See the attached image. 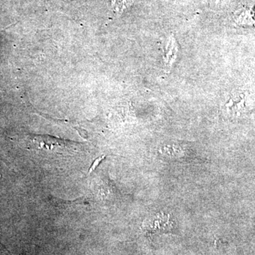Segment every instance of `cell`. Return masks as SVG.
I'll return each instance as SVG.
<instances>
[{"mask_svg":"<svg viewBox=\"0 0 255 255\" xmlns=\"http://www.w3.org/2000/svg\"><path fill=\"white\" fill-rule=\"evenodd\" d=\"M131 3V0H114V6H115V11L117 12H122L123 9H125L127 6Z\"/></svg>","mask_w":255,"mask_h":255,"instance_id":"4","label":"cell"},{"mask_svg":"<svg viewBox=\"0 0 255 255\" xmlns=\"http://www.w3.org/2000/svg\"><path fill=\"white\" fill-rule=\"evenodd\" d=\"M162 220L154 219L153 221H146L143 224V231L146 236L152 238L159 233H164L170 230L168 221L162 223Z\"/></svg>","mask_w":255,"mask_h":255,"instance_id":"2","label":"cell"},{"mask_svg":"<svg viewBox=\"0 0 255 255\" xmlns=\"http://www.w3.org/2000/svg\"><path fill=\"white\" fill-rule=\"evenodd\" d=\"M80 144L46 135H36L31 137L30 147L33 150H48L60 155H73L78 152Z\"/></svg>","mask_w":255,"mask_h":255,"instance_id":"1","label":"cell"},{"mask_svg":"<svg viewBox=\"0 0 255 255\" xmlns=\"http://www.w3.org/2000/svg\"><path fill=\"white\" fill-rule=\"evenodd\" d=\"M177 47L175 44V41L173 39L170 40L169 41L168 47L166 48L165 52V60L166 65L171 66L174 63L176 58H177Z\"/></svg>","mask_w":255,"mask_h":255,"instance_id":"3","label":"cell"}]
</instances>
